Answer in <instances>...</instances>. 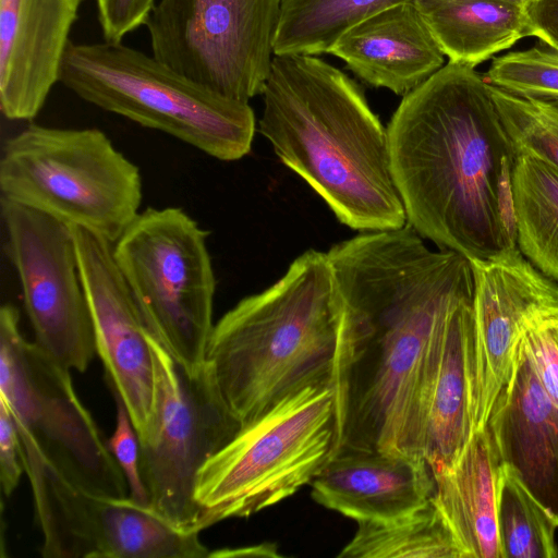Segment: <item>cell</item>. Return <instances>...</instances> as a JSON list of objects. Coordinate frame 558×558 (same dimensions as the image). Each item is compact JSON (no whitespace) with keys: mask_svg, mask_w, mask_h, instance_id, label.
<instances>
[{"mask_svg":"<svg viewBox=\"0 0 558 558\" xmlns=\"http://www.w3.org/2000/svg\"><path fill=\"white\" fill-rule=\"evenodd\" d=\"M281 0H157L145 25L151 54L242 102L269 75Z\"/></svg>","mask_w":558,"mask_h":558,"instance_id":"obj_12","label":"cell"},{"mask_svg":"<svg viewBox=\"0 0 558 558\" xmlns=\"http://www.w3.org/2000/svg\"><path fill=\"white\" fill-rule=\"evenodd\" d=\"M258 130L276 155L359 231L399 229L404 206L387 129L357 84L311 54H274Z\"/></svg>","mask_w":558,"mask_h":558,"instance_id":"obj_3","label":"cell"},{"mask_svg":"<svg viewBox=\"0 0 558 558\" xmlns=\"http://www.w3.org/2000/svg\"><path fill=\"white\" fill-rule=\"evenodd\" d=\"M148 341L157 376L155 421L150 433L140 438L148 505L178 527L201 532L202 511L195 499L198 473L243 426L206 364L190 372L149 332Z\"/></svg>","mask_w":558,"mask_h":558,"instance_id":"obj_10","label":"cell"},{"mask_svg":"<svg viewBox=\"0 0 558 558\" xmlns=\"http://www.w3.org/2000/svg\"><path fill=\"white\" fill-rule=\"evenodd\" d=\"M208 234L182 208H147L113 243L146 329L190 372L205 364L214 328Z\"/></svg>","mask_w":558,"mask_h":558,"instance_id":"obj_8","label":"cell"},{"mask_svg":"<svg viewBox=\"0 0 558 558\" xmlns=\"http://www.w3.org/2000/svg\"><path fill=\"white\" fill-rule=\"evenodd\" d=\"M450 62L475 68L533 36L526 9L498 0H414Z\"/></svg>","mask_w":558,"mask_h":558,"instance_id":"obj_22","label":"cell"},{"mask_svg":"<svg viewBox=\"0 0 558 558\" xmlns=\"http://www.w3.org/2000/svg\"><path fill=\"white\" fill-rule=\"evenodd\" d=\"M339 320L327 253L308 250L214 325L205 364L242 426L307 386L330 385Z\"/></svg>","mask_w":558,"mask_h":558,"instance_id":"obj_4","label":"cell"},{"mask_svg":"<svg viewBox=\"0 0 558 558\" xmlns=\"http://www.w3.org/2000/svg\"><path fill=\"white\" fill-rule=\"evenodd\" d=\"M260 556V555H277L274 548H270L268 544L253 546L248 548H236V549H220L209 553L208 557H235V556Z\"/></svg>","mask_w":558,"mask_h":558,"instance_id":"obj_34","label":"cell"},{"mask_svg":"<svg viewBox=\"0 0 558 558\" xmlns=\"http://www.w3.org/2000/svg\"><path fill=\"white\" fill-rule=\"evenodd\" d=\"M362 81L404 96L445 65V54L414 1L350 27L329 50Z\"/></svg>","mask_w":558,"mask_h":558,"instance_id":"obj_19","label":"cell"},{"mask_svg":"<svg viewBox=\"0 0 558 558\" xmlns=\"http://www.w3.org/2000/svg\"><path fill=\"white\" fill-rule=\"evenodd\" d=\"M333 439L330 385H311L282 399L201 469L195 499L202 530L250 517L295 494L329 461Z\"/></svg>","mask_w":558,"mask_h":558,"instance_id":"obj_7","label":"cell"},{"mask_svg":"<svg viewBox=\"0 0 558 558\" xmlns=\"http://www.w3.org/2000/svg\"><path fill=\"white\" fill-rule=\"evenodd\" d=\"M556 517H557V523H558V513L556 514Z\"/></svg>","mask_w":558,"mask_h":558,"instance_id":"obj_36","label":"cell"},{"mask_svg":"<svg viewBox=\"0 0 558 558\" xmlns=\"http://www.w3.org/2000/svg\"><path fill=\"white\" fill-rule=\"evenodd\" d=\"M498 525L502 558H558L556 513L505 463Z\"/></svg>","mask_w":558,"mask_h":558,"instance_id":"obj_26","label":"cell"},{"mask_svg":"<svg viewBox=\"0 0 558 558\" xmlns=\"http://www.w3.org/2000/svg\"><path fill=\"white\" fill-rule=\"evenodd\" d=\"M511 197L520 252L558 282V168L532 154L517 155Z\"/></svg>","mask_w":558,"mask_h":558,"instance_id":"obj_23","label":"cell"},{"mask_svg":"<svg viewBox=\"0 0 558 558\" xmlns=\"http://www.w3.org/2000/svg\"><path fill=\"white\" fill-rule=\"evenodd\" d=\"M484 78L514 96L558 105V50L535 46L502 54Z\"/></svg>","mask_w":558,"mask_h":558,"instance_id":"obj_28","label":"cell"},{"mask_svg":"<svg viewBox=\"0 0 558 558\" xmlns=\"http://www.w3.org/2000/svg\"><path fill=\"white\" fill-rule=\"evenodd\" d=\"M23 471L17 427L10 409L0 399V480L5 496L15 490Z\"/></svg>","mask_w":558,"mask_h":558,"instance_id":"obj_32","label":"cell"},{"mask_svg":"<svg viewBox=\"0 0 558 558\" xmlns=\"http://www.w3.org/2000/svg\"><path fill=\"white\" fill-rule=\"evenodd\" d=\"M521 343L543 389L558 408V316L534 320Z\"/></svg>","mask_w":558,"mask_h":558,"instance_id":"obj_30","label":"cell"},{"mask_svg":"<svg viewBox=\"0 0 558 558\" xmlns=\"http://www.w3.org/2000/svg\"><path fill=\"white\" fill-rule=\"evenodd\" d=\"M17 308H0V399L21 436L68 478L89 492L128 497V482L96 422L76 395L69 369L20 331Z\"/></svg>","mask_w":558,"mask_h":558,"instance_id":"obj_9","label":"cell"},{"mask_svg":"<svg viewBox=\"0 0 558 558\" xmlns=\"http://www.w3.org/2000/svg\"><path fill=\"white\" fill-rule=\"evenodd\" d=\"M60 83L81 99L234 161L255 134L248 102L227 98L123 43H70Z\"/></svg>","mask_w":558,"mask_h":558,"instance_id":"obj_5","label":"cell"},{"mask_svg":"<svg viewBox=\"0 0 558 558\" xmlns=\"http://www.w3.org/2000/svg\"><path fill=\"white\" fill-rule=\"evenodd\" d=\"M526 9L534 0H498Z\"/></svg>","mask_w":558,"mask_h":558,"instance_id":"obj_35","label":"cell"},{"mask_svg":"<svg viewBox=\"0 0 558 558\" xmlns=\"http://www.w3.org/2000/svg\"><path fill=\"white\" fill-rule=\"evenodd\" d=\"M474 275V432L514 375L522 338L536 319L558 316V282L519 247L492 259L470 260Z\"/></svg>","mask_w":558,"mask_h":558,"instance_id":"obj_14","label":"cell"},{"mask_svg":"<svg viewBox=\"0 0 558 558\" xmlns=\"http://www.w3.org/2000/svg\"><path fill=\"white\" fill-rule=\"evenodd\" d=\"M486 426L502 463L558 513V408L543 389L520 345L514 375L498 396Z\"/></svg>","mask_w":558,"mask_h":558,"instance_id":"obj_18","label":"cell"},{"mask_svg":"<svg viewBox=\"0 0 558 558\" xmlns=\"http://www.w3.org/2000/svg\"><path fill=\"white\" fill-rule=\"evenodd\" d=\"M434 500L462 558H502L498 510L504 463L487 426L450 464L430 466Z\"/></svg>","mask_w":558,"mask_h":558,"instance_id":"obj_20","label":"cell"},{"mask_svg":"<svg viewBox=\"0 0 558 558\" xmlns=\"http://www.w3.org/2000/svg\"><path fill=\"white\" fill-rule=\"evenodd\" d=\"M311 485L317 504L357 523L408 514L435 494L430 466L422 456L380 450L338 452Z\"/></svg>","mask_w":558,"mask_h":558,"instance_id":"obj_17","label":"cell"},{"mask_svg":"<svg viewBox=\"0 0 558 558\" xmlns=\"http://www.w3.org/2000/svg\"><path fill=\"white\" fill-rule=\"evenodd\" d=\"M0 206L35 342L64 368L85 372L97 352L71 227L3 197Z\"/></svg>","mask_w":558,"mask_h":558,"instance_id":"obj_13","label":"cell"},{"mask_svg":"<svg viewBox=\"0 0 558 558\" xmlns=\"http://www.w3.org/2000/svg\"><path fill=\"white\" fill-rule=\"evenodd\" d=\"M327 256L340 299L331 457L348 450L423 457L433 360L451 315L474 298L471 262L429 250L409 223L362 232Z\"/></svg>","mask_w":558,"mask_h":558,"instance_id":"obj_1","label":"cell"},{"mask_svg":"<svg viewBox=\"0 0 558 558\" xmlns=\"http://www.w3.org/2000/svg\"><path fill=\"white\" fill-rule=\"evenodd\" d=\"M526 12L533 36L558 50V0H534Z\"/></svg>","mask_w":558,"mask_h":558,"instance_id":"obj_33","label":"cell"},{"mask_svg":"<svg viewBox=\"0 0 558 558\" xmlns=\"http://www.w3.org/2000/svg\"><path fill=\"white\" fill-rule=\"evenodd\" d=\"M116 402V427L107 440L109 450L122 470L129 486L130 497L138 504L148 505V496L141 476V445L126 407L118 391L108 385Z\"/></svg>","mask_w":558,"mask_h":558,"instance_id":"obj_29","label":"cell"},{"mask_svg":"<svg viewBox=\"0 0 558 558\" xmlns=\"http://www.w3.org/2000/svg\"><path fill=\"white\" fill-rule=\"evenodd\" d=\"M20 453L33 493L46 558H203L199 532L185 531L150 506L87 490L27 438Z\"/></svg>","mask_w":558,"mask_h":558,"instance_id":"obj_11","label":"cell"},{"mask_svg":"<svg viewBox=\"0 0 558 558\" xmlns=\"http://www.w3.org/2000/svg\"><path fill=\"white\" fill-rule=\"evenodd\" d=\"M341 558H462L434 497L423 507L388 521L359 522Z\"/></svg>","mask_w":558,"mask_h":558,"instance_id":"obj_24","label":"cell"},{"mask_svg":"<svg viewBox=\"0 0 558 558\" xmlns=\"http://www.w3.org/2000/svg\"><path fill=\"white\" fill-rule=\"evenodd\" d=\"M106 381L122 398L138 438L153 427L157 376L148 331L118 268L113 243L71 226Z\"/></svg>","mask_w":558,"mask_h":558,"instance_id":"obj_15","label":"cell"},{"mask_svg":"<svg viewBox=\"0 0 558 558\" xmlns=\"http://www.w3.org/2000/svg\"><path fill=\"white\" fill-rule=\"evenodd\" d=\"M138 167L100 130L29 124L0 158L1 197L114 243L140 214Z\"/></svg>","mask_w":558,"mask_h":558,"instance_id":"obj_6","label":"cell"},{"mask_svg":"<svg viewBox=\"0 0 558 558\" xmlns=\"http://www.w3.org/2000/svg\"><path fill=\"white\" fill-rule=\"evenodd\" d=\"M407 223L470 260L517 247L515 154L474 68L448 61L403 96L387 128Z\"/></svg>","mask_w":558,"mask_h":558,"instance_id":"obj_2","label":"cell"},{"mask_svg":"<svg viewBox=\"0 0 558 558\" xmlns=\"http://www.w3.org/2000/svg\"><path fill=\"white\" fill-rule=\"evenodd\" d=\"M410 1L414 0H281L274 54L329 53L350 27Z\"/></svg>","mask_w":558,"mask_h":558,"instance_id":"obj_25","label":"cell"},{"mask_svg":"<svg viewBox=\"0 0 558 558\" xmlns=\"http://www.w3.org/2000/svg\"><path fill=\"white\" fill-rule=\"evenodd\" d=\"M84 0H0V109L29 121L60 80Z\"/></svg>","mask_w":558,"mask_h":558,"instance_id":"obj_16","label":"cell"},{"mask_svg":"<svg viewBox=\"0 0 558 558\" xmlns=\"http://www.w3.org/2000/svg\"><path fill=\"white\" fill-rule=\"evenodd\" d=\"M157 0H96L97 20L106 43H122L123 38L145 26Z\"/></svg>","mask_w":558,"mask_h":558,"instance_id":"obj_31","label":"cell"},{"mask_svg":"<svg viewBox=\"0 0 558 558\" xmlns=\"http://www.w3.org/2000/svg\"><path fill=\"white\" fill-rule=\"evenodd\" d=\"M474 298L451 315L436 349L424 407L422 454L452 463L474 433Z\"/></svg>","mask_w":558,"mask_h":558,"instance_id":"obj_21","label":"cell"},{"mask_svg":"<svg viewBox=\"0 0 558 558\" xmlns=\"http://www.w3.org/2000/svg\"><path fill=\"white\" fill-rule=\"evenodd\" d=\"M515 156L532 154L558 168V105L526 99L489 84Z\"/></svg>","mask_w":558,"mask_h":558,"instance_id":"obj_27","label":"cell"}]
</instances>
